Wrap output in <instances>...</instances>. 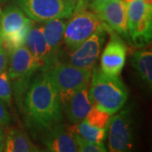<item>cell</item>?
<instances>
[{
  "label": "cell",
  "instance_id": "9",
  "mask_svg": "<svg viewBox=\"0 0 152 152\" xmlns=\"http://www.w3.org/2000/svg\"><path fill=\"white\" fill-rule=\"evenodd\" d=\"M108 150L111 152L128 151L133 147V119L129 107L109 120Z\"/></svg>",
  "mask_w": 152,
  "mask_h": 152
},
{
  "label": "cell",
  "instance_id": "14",
  "mask_svg": "<svg viewBox=\"0 0 152 152\" xmlns=\"http://www.w3.org/2000/svg\"><path fill=\"white\" fill-rule=\"evenodd\" d=\"M66 23L67 21L64 19H53L43 22L44 37L48 47L49 69L58 61L59 54L62 51L61 46Z\"/></svg>",
  "mask_w": 152,
  "mask_h": 152
},
{
  "label": "cell",
  "instance_id": "1",
  "mask_svg": "<svg viewBox=\"0 0 152 152\" xmlns=\"http://www.w3.org/2000/svg\"><path fill=\"white\" fill-rule=\"evenodd\" d=\"M28 123L36 129H48L63 119L58 92L46 72L31 82L23 99L22 107Z\"/></svg>",
  "mask_w": 152,
  "mask_h": 152
},
{
  "label": "cell",
  "instance_id": "3",
  "mask_svg": "<svg viewBox=\"0 0 152 152\" xmlns=\"http://www.w3.org/2000/svg\"><path fill=\"white\" fill-rule=\"evenodd\" d=\"M51 78L58 92L63 106L78 90L88 88L91 78V70L79 68L67 63L56 62L48 70L44 71Z\"/></svg>",
  "mask_w": 152,
  "mask_h": 152
},
{
  "label": "cell",
  "instance_id": "31",
  "mask_svg": "<svg viewBox=\"0 0 152 152\" xmlns=\"http://www.w3.org/2000/svg\"><path fill=\"white\" fill-rule=\"evenodd\" d=\"M0 42H1V39H0Z\"/></svg>",
  "mask_w": 152,
  "mask_h": 152
},
{
  "label": "cell",
  "instance_id": "23",
  "mask_svg": "<svg viewBox=\"0 0 152 152\" xmlns=\"http://www.w3.org/2000/svg\"><path fill=\"white\" fill-rule=\"evenodd\" d=\"M0 99L8 105L12 102V87L7 69L0 74Z\"/></svg>",
  "mask_w": 152,
  "mask_h": 152
},
{
  "label": "cell",
  "instance_id": "16",
  "mask_svg": "<svg viewBox=\"0 0 152 152\" xmlns=\"http://www.w3.org/2000/svg\"><path fill=\"white\" fill-rule=\"evenodd\" d=\"M4 151L37 152L40 151V148L34 145L24 132L13 129L5 135Z\"/></svg>",
  "mask_w": 152,
  "mask_h": 152
},
{
  "label": "cell",
  "instance_id": "5",
  "mask_svg": "<svg viewBox=\"0 0 152 152\" xmlns=\"http://www.w3.org/2000/svg\"><path fill=\"white\" fill-rule=\"evenodd\" d=\"M32 20L15 5L9 6L0 14V39L10 55L11 52L25 46Z\"/></svg>",
  "mask_w": 152,
  "mask_h": 152
},
{
  "label": "cell",
  "instance_id": "27",
  "mask_svg": "<svg viewBox=\"0 0 152 152\" xmlns=\"http://www.w3.org/2000/svg\"><path fill=\"white\" fill-rule=\"evenodd\" d=\"M4 139H5V133H4L3 127H0V152L4 151Z\"/></svg>",
  "mask_w": 152,
  "mask_h": 152
},
{
  "label": "cell",
  "instance_id": "4",
  "mask_svg": "<svg viewBox=\"0 0 152 152\" xmlns=\"http://www.w3.org/2000/svg\"><path fill=\"white\" fill-rule=\"evenodd\" d=\"M8 74L11 82L12 92L17 104L22 107L23 99L36 72L40 69L37 61L25 46L16 48L10 53Z\"/></svg>",
  "mask_w": 152,
  "mask_h": 152
},
{
  "label": "cell",
  "instance_id": "25",
  "mask_svg": "<svg viewBox=\"0 0 152 152\" xmlns=\"http://www.w3.org/2000/svg\"><path fill=\"white\" fill-rule=\"evenodd\" d=\"M8 61H9V53L3 47L2 42H0V74L6 69L8 65Z\"/></svg>",
  "mask_w": 152,
  "mask_h": 152
},
{
  "label": "cell",
  "instance_id": "7",
  "mask_svg": "<svg viewBox=\"0 0 152 152\" xmlns=\"http://www.w3.org/2000/svg\"><path fill=\"white\" fill-rule=\"evenodd\" d=\"M69 18L63 38L68 52L77 48L102 24L96 12L87 9L75 10Z\"/></svg>",
  "mask_w": 152,
  "mask_h": 152
},
{
  "label": "cell",
  "instance_id": "2",
  "mask_svg": "<svg viewBox=\"0 0 152 152\" xmlns=\"http://www.w3.org/2000/svg\"><path fill=\"white\" fill-rule=\"evenodd\" d=\"M89 96L94 107L113 115L124 106L129 92L119 76L107 75L100 68L94 66Z\"/></svg>",
  "mask_w": 152,
  "mask_h": 152
},
{
  "label": "cell",
  "instance_id": "10",
  "mask_svg": "<svg viewBox=\"0 0 152 152\" xmlns=\"http://www.w3.org/2000/svg\"><path fill=\"white\" fill-rule=\"evenodd\" d=\"M111 38L101 58V70L108 76H119L125 64L127 47L118 34L108 28Z\"/></svg>",
  "mask_w": 152,
  "mask_h": 152
},
{
  "label": "cell",
  "instance_id": "29",
  "mask_svg": "<svg viewBox=\"0 0 152 152\" xmlns=\"http://www.w3.org/2000/svg\"><path fill=\"white\" fill-rule=\"evenodd\" d=\"M3 1H8V0H3Z\"/></svg>",
  "mask_w": 152,
  "mask_h": 152
},
{
  "label": "cell",
  "instance_id": "15",
  "mask_svg": "<svg viewBox=\"0 0 152 152\" xmlns=\"http://www.w3.org/2000/svg\"><path fill=\"white\" fill-rule=\"evenodd\" d=\"M63 107L66 117L70 123L76 124L83 121L93 107L87 87L74 93Z\"/></svg>",
  "mask_w": 152,
  "mask_h": 152
},
{
  "label": "cell",
  "instance_id": "17",
  "mask_svg": "<svg viewBox=\"0 0 152 152\" xmlns=\"http://www.w3.org/2000/svg\"><path fill=\"white\" fill-rule=\"evenodd\" d=\"M132 64L138 75L150 87L152 85V53L148 50H140L133 54Z\"/></svg>",
  "mask_w": 152,
  "mask_h": 152
},
{
  "label": "cell",
  "instance_id": "19",
  "mask_svg": "<svg viewBox=\"0 0 152 152\" xmlns=\"http://www.w3.org/2000/svg\"><path fill=\"white\" fill-rule=\"evenodd\" d=\"M71 129L79 135L92 143L104 145L103 142L107 135V129H97L88 124L86 120L76 124L75 126H70Z\"/></svg>",
  "mask_w": 152,
  "mask_h": 152
},
{
  "label": "cell",
  "instance_id": "30",
  "mask_svg": "<svg viewBox=\"0 0 152 152\" xmlns=\"http://www.w3.org/2000/svg\"><path fill=\"white\" fill-rule=\"evenodd\" d=\"M0 14H1V10H0Z\"/></svg>",
  "mask_w": 152,
  "mask_h": 152
},
{
  "label": "cell",
  "instance_id": "26",
  "mask_svg": "<svg viewBox=\"0 0 152 152\" xmlns=\"http://www.w3.org/2000/svg\"><path fill=\"white\" fill-rule=\"evenodd\" d=\"M85 1L86 3L87 8L97 13L108 0H85Z\"/></svg>",
  "mask_w": 152,
  "mask_h": 152
},
{
  "label": "cell",
  "instance_id": "24",
  "mask_svg": "<svg viewBox=\"0 0 152 152\" xmlns=\"http://www.w3.org/2000/svg\"><path fill=\"white\" fill-rule=\"evenodd\" d=\"M10 115L6 107L5 103L0 99V127H4L10 124Z\"/></svg>",
  "mask_w": 152,
  "mask_h": 152
},
{
  "label": "cell",
  "instance_id": "11",
  "mask_svg": "<svg viewBox=\"0 0 152 152\" xmlns=\"http://www.w3.org/2000/svg\"><path fill=\"white\" fill-rule=\"evenodd\" d=\"M96 14L110 30L118 35H128L127 5L124 0H108Z\"/></svg>",
  "mask_w": 152,
  "mask_h": 152
},
{
  "label": "cell",
  "instance_id": "21",
  "mask_svg": "<svg viewBox=\"0 0 152 152\" xmlns=\"http://www.w3.org/2000/svg\"><path fill=\"white\" fill-rule=\"evenodd\" d=\"M110 115L111 114L108 113L93 106L84 120L92 127L97 129H107L110 120Z\"/></svg>",
  "mask_w": 152,
  "mask_h": 152
},
{
  "label": "cell",
  "instance_id": "20",
  "mask_svg": "<svg viewBox=\"0 0 152 152\" xmlns=\"http://www.w3.org/2000/svg\"><path fill=\"white\" fill-rule=\"evenodd\" d=\"M126 5L128 31L131 32L147 12L151 10L152 5L146 4L144 0H133L126 4Z\"/></svg>",
  "mask_w": 152,
  "mask_h": 152
},
{
  "label": "cell",
  "instance_id": "12",
  "mask_svg": "<svg viewBox=\"0 0 152 152\" xmlns=\"http://www.w3.org/2000/svg\"><path fill=\"white\" fill-rule=\"evenodd\" d=\"M26 48L37 61L40 70L47 71L49 64L48 47L43 34V22L33 21L26 39Z\"/></svg>",
  "mask_w": 152,
  "mask_h": 152
},
{
  "label": "cell",
  "instance_id": "13",
  "mask_svg": "<svg viewBox=\"0 0 152 152\" xmlns=\"http://www.w3.org/2000/svg\"><path fill=\"white\" fill-rule=\"evenodd\" d=\"M43 144L48 151H78V148L69 127L61 124H58L48 129L43 137Z\"/></svg>",
  "mask_w": 152,
  "mask_h": 152
},
{
  "label": "cell",
  "instance_id": "22",
  "mask_svg": "<svg viewBox=\"0 0 152 152\" xmlns=\"http://www.w3.org/2000/svg\"><path fill=\"white\" fill-rule=\"evenodd\" d=\"M69 130L71 132V134L73 136V139L75 142L78 151L80 152H106L107 149L105 148L104 145H99L96 143L86 140L82 137L76 134L75 131L71 129V127H69Z\"/></svg>",
  "mask_w": 152,
  "mask_h": 152
},
{
  "label": "cell",
  "instance_id": "8",
  "mask_svg": "<svg viewBox=\"0 0 152 152\" xmlns=\"http://www.w3.org/2000/svg\"><path fill=\"white\" fill-rule=\"evenodd\" d=\"M18 7L33 21L68 19L75 10L77 0H15Z\"/></svg>",
  "mask_w": 152,
  "mask_h": 152
},
{
  "label": "cell",
  "instance_id": "18",
  "mask_svg": "<svg viewBox=\"0 0 152 152\" xmlns=\"http://www.w3.org/2000/svg\"><path fill=\"white\" fill-rule=\"evenodd\" d=\"M152 34V10L144 15L134 30L129 32L133 42L139 47L151 42Z\"/></svg>",
  "mask_w": 152,
  "mask_h": 152
},
{
  "label": "cell",
  "instance_id": "28",
  "mask_svg": "<svg viewBox=\"0 0 152 152\" xmlns=\"http://www.w3.org/2000/svg\"><path fill=\"white\" fill-rule=\"evenodd\" d=\"M124 1L126 4H128V3H129V2H131V1H133V0H124Z\"/></svg>",
  "mask_w": 152,
  "mask_h": 152
},
{
  "label": "cell",
  "instance_id": "6",
  "mask_svg": "<svg viewBox=\"0 0 152 152\" xmlns=\"http://www.w3.org/2000/svg\"><path fill=\"white\" fill-rule=\"evenodd\" d=\"M107 31L108 27L102 22V24L92 33V35L82 42L77 48L68 53L61 51L58 61L91 70L100 57L105 42L106 33Z\"/></svg>",
  "mask_w": 152,
  "mask_h": 152
}]
</instances>
